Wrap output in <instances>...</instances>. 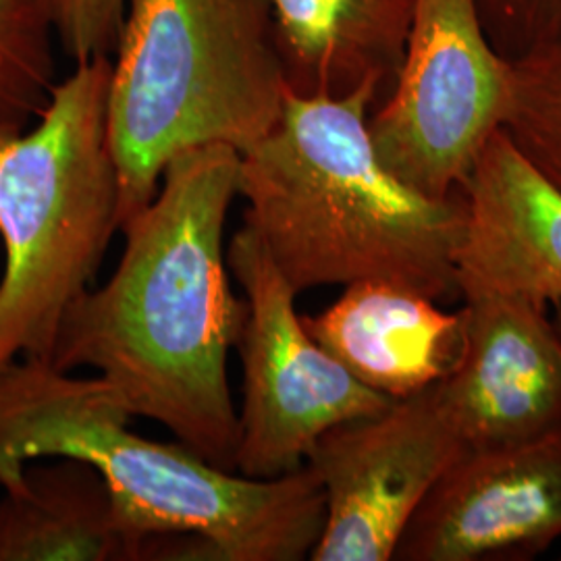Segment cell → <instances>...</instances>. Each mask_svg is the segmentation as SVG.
<instances>
[{"mask_svg":"<svg viewBox=\"0 0 561 561\" xmlns=\"http://www.w3.org/2000/svg\"><path fill=\"white\" fill-rule=\"evenodd\" d=\"M240 159L231 146L208 144L167 164L157 196L121 225L125 250L113 277L65 312L48 362L65 373L99 370L131 419L161 422L229 472L240 414L227 360L248 319L225 250Z\"/></svg>","mask_w":561,"mask_h":561,"instance_id":"6da1fadb","label":"cell"},{"mask_svg":"<svg viewBox=\"0 0 561 561\" xmlns=\"http://www.w3.org/2000/svg\"><path fill=\"white\" fill-rule=\"evenodd\" d=\"M382 83L287 92L277 125L241 152L243 219L296 294L389 280L433 300L460 294L463 204L428 198L382 164L368 108Z\"/></svg>","mask_w":561,"mask_h":561,"instance_id":"7a4b0ae2","label":"cell"},{"mask_svg":"<svg viewBox=\"0 0 561 561\" xmlns=\"http://www.w3.org/2000/svg\"><path fill=\"white\" fill-rule=\"evenodd\" d=\"M131 414L101 377L48 362L0 366V489L44 458L88 461L102 474L127 535L201 539L213 560L300 561L321 539L324 489L304 463L277 479H248L181 442L129 431Z\"/></svg>","mask_w":561,"mask_h":561,"instance_id":"3957f363","label":"cell"},{"mask_svg":"<svg viewBox=\"0 0 561 561\" xmlns=\"http://www.w3.org/2000/svg\"><path fill=\"white\" fill-rule=\"evenodd\" d=\"M287 92L271 0H125L106 104L119 231L178 154L250 150L277 125Z\"/></svg>","mask_w":561,"mask_h":561,"instance_id":"277c9868","label":"cell"},{"mask_svg":"<svg viewBox=\"0 0 561 561\" xmlns=\"http://www.w3.org/2000/svg\"><path fill=\"white\" fill-rule=\"evenodd\" d=\"M111 65V57L76 62L36 125L0 140V366L50 362L65 312L90 289L119 231Z\"/></svg>","mask_w":561,"mask_h":561,"instance_id":"5b68a950","label":"cell"},{"mask_svg":"<svg viewBox=\"0 0 561 561\" xmlns=\"http://www.w3.org/2000/svg\"><path fill=\"white\" fill-rule=\"evenodd\" d=\"M510 59L479 0H416L393 90L368 117L387 171L428 198H451L502 129Z\"/></svg>","mask_w":561,"mask_h":561,"instance_id":"8992f818","label":"cell"},{"mask_svg":"<svg viewBox=\"0 0 561 561\" xmlns=\"http://www.w3.org/2000/svg\"><path fill=\"white\" fill-rule=\"evenodd\" d=\"M227 266L248 301L236 347L243 364L236 472L277 479L301 468L327 431L393 400L352 377L310 337L296 312L298 294L248 225L229 241Z\"/></svg>","mask_w":561,"mask_h":561,"instance_id":"52a82bcc","label":"cell"},{"mask_svg":"<svg viewBox=\"0 0 561 561\" xmlns=\"http://www.w3.org/2000/svg\"><path fill=\"white\" fill-rule=\"evenodd\" d=\"M468 451L435 387L327 431L306 458L327 500L310 560H393L428 491Z\"/></svg>","mask_w":561,"mask_h":561,"instance_id":"ba28073f","label":"cell"},{"mask_svg":"<svg viewBox=\"0 0 561 561\" xmlns=\"http://www.w3.org/2000/svg\"><path fill=\"white\" fill-rule=\"evenodd\" d=\"M561 539V426L470 449L428 491L393 560L526 561Z\"/></svg>","mask_w":561,"mask_h":561,"instance_id":"9c48e42d","label":"cell"},{"mask_svg":"<svg viewBox=\"0 0 561 561\" xmlns=\"http://www.w3.org/2000/svg\"><path fill=\"white\" fill-rule=\"evenodd\" d=\"M458 356L435 393L468 449L561 426V333L547 306L463 287Z\"/></svg>","mask_w":561,"mask_h":561,"instance_id":"30bf717a","label":"cell"},{"mask_svg":"<svg viewBox=\"0 0 561 561\" xmlns=\"http://www.w3.org/2000/svg\"><path fill=\"white\" fill-rule=\"evenodd\" d=\"M463 192L458 289L561 300V192L497 129Z\"/></svg>","mask_w":561,"mask_h":561,"instance_id":"8fae6325","label":"cell"},{"mask_svg":"<svg viewBox=\"0 0 561 561\" xmlns=\"http://www.w3.org/2000/svg\"><path fill=\"white\" fill-rule=\"evenodd\" d=\"M435 301L398 283L358 280L301 321L352 377L401 400L442 381L458 356L461 314Z\"/></svg>","mask_w":561,"mask_h":561,"instance_id":"7c38bea8","label":"cell"},{"mask_svg":"<svg viewBox=\"0 0 561 561\" xmlns=\"http://www.w3.org/2000/svg\"><path fill=\"white\" fill-rule=\"evenodd\" d=\"M23 468L0 500V561H140L101 472L57 458Z\"/></svg>","mask_w":561,"mask_h":561,"instance_id":"4fadbf2b","label":"cell"},{"mask_svg":"<svg viewBox=\"0 0 561 561\" xmlns=\"http://www.w3.org/2000/svg\"><path fill=\"white\" fill-rule=\"evenodd\" d=\"M289 90L341 96L393 80L416 0H271Z\"/></svg>","mask_w":561,"mask_h":561,"instance_id":"5bb4252c","label":"cell"},{"mask_svg":"<svg viewBox=\"0 0 561 561\" xmlns=\"http://www.w3.org/2000/svg\"><path fill=\"white\" fill-rule=\"evenodd\" d=\"M507 59L503 134L561 192V27Z\"/></svg>","mask_w":561,"mask_h":561,"instance_id":"9a60e30c","label":"cell"},{"mask_svg":"<svg viewBox=\"0 0 561 561\" xmlns=\"http://www.w3.org/2000/svg\"><path fill=\"white\" fill-rule=\"evenodd\" d=\"M44 0H0V140L38 119L57 83Z\"/></svg>","mask_w":561,"mask_h":561,"instance_id":"2e32d148","label":"cell"},{"mask_svg":"<svg viewBox=\"0 0 561 561\" xmlns=\"http://www.w3.org/2000/svg\"><path fill=\"white\" fill-rule=\"evenodd\" d=\"M62 53L73 60L113 57L125 0H44Z\"/></svg>","mask_w":561,"mask_h":561,"instance_id":"e0dca14e","label":"cell"},{"mask_svg":"<svg viewBox=\"0 0 561 561\" xmlns=\"http://www.w3.org/2000/svg\"><path fill=\"white\" fill-rule=\"evenodd\" d=\"M489 36L495 34L514 55L561 27V0H479Z\"/></svg>","mask_w":561,"mask_h":561,"instance_id":"ac0fdd59","label":"cell"},{"mask_svg":"<svg viewBox=\"0 0 561 561\" xmlns=\"http://www.w3.org/2000/svg\"><path fill=\"white\" fill-rule=\"evenodd\" d=\"M553 308H556V324L561 333V300L553 301Z\"/></svg>","mask_w":561,"mask_h":561,"instance_id":"d6986e66","label":"cell"}]
</instances>
